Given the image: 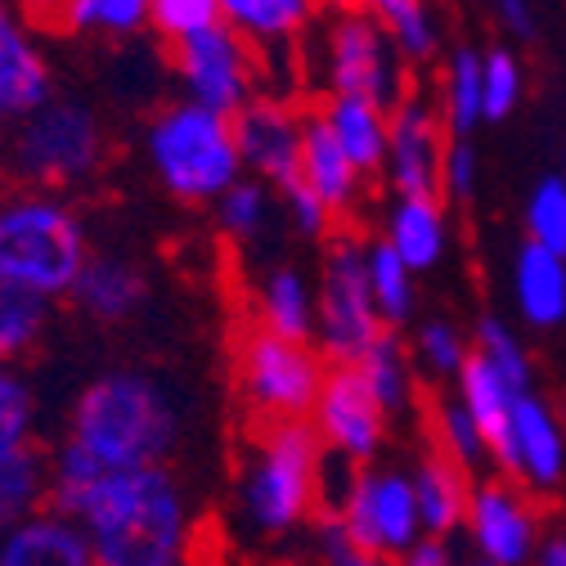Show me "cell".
Instances as JSON below:
<instances>
[{
	"label": "cell",
	"mask_w": 566,
	"mask_h": 566,
	"mask_svg": "<svg viewBox=\"0 0 566 566\" xmlns=\"http://www.w3.org/2000/svg\"><path fill=\"white\" fill-rule=\"evenodd\" d=\"M50 509L86 531L95 566H189L193 513L171 468L104 472L59 441L50 450Z\"/></svg>",
	"instance_id": "6da1fadb"
},
{
	"label": "cell",
	"mask_w": 566,
	"mask_h": 566,
	"mask_svg": "<svg viewBox=\"0 0 566 566\" xmlns=\"http://www.w3.org/2000/svg\"><path fill=\"white\" fill-rule=\"evenodd\" d=\"M180 432V405L163 378L145 369H108L73 396L63 446H73L104 472H135L167 468Z\"/></svg>",
	"instance_id": "7a4b0ae2"
},
{
	"label": "cell",
	"mask_w": 566,
	"mask_h": 566,
	"mask_svg": "<svg viewBox=\"0 0 566 566\" xmlns=\"http://www.w3.org/2000/svg\"><path fill=\"white\" fill-rule=\"evenodd\" d=\"M324 472L328 454L311 422H261L234 481L243 526L256 539L306 531L324 513Z\"/></svg>",
	"instance_id": "3957f363"
},
{
	"label": "cell",
	"mask_w": 566,
	"mask_h": 566,
	"mask_svg": "<svg viewBox=\"0 0 566 566\" xmlns=\"http://www.w3.org/2000/svg\"><path fill=\"white\" fill-rule=\"evenodd\" d=\"M91 252L86 221L67 193L14 189L0 198V283L54 306L73 297Z\"/></svg>",
	"instance_id": "277c9868"
},
{
	"label": "cell",
	"mask_w": 566,
	"mask_h": 566,
	"mask_svg": "<svg viewBox=\"0 0 566 566\" xmlns=\"http://www.w3.org/2000/svg\"><path fill=\"white\" fill-rule=\"evenodd\" d=\"M139 149H145L158 189L189 207H211L230 185L243 180L234 117H221L189 99L163 104L145 122Z\"/></svg>",
	"instance_id": "5b68a950"
},
{
	"label": "cell",
	"mask_w": 566,
	"mask_h": 566,
	"mask_svg": "<svg viewBox=\"0 0 566 566\" xmlns=\"http://www.w3.org/2000/svg\"><path fill=\"white\" fill-rule=\"evenodd\" d=\"M6 163L23 189L67 193L91 185L108 163V126L99 108L73 95H54L10 130Z\"/></svg>",
	"instance_id": "8992f818"
},
{
	"label": "cell",
	"mask_w": 566,
	"mask_h": 566,
	"mask_svg": "<svg viewBox=\"0 0 566 566\" xmlns=\"http://www.w3.org/2000/svg\"><path fill=\"white\" fill-rule=\"evenodd\" d=\"M328 360L315 342H289L265 328H243L234 346V382L261 422H311Z\"/></svg>",
	"instance_id": "52a82bcc"
},
{
	"label": "cell",
	"mask_w": 566,
	"mask_h": 566,
	"mask_svg": "<svg viewBox=\"0 0 566 566\" xmlns=\"http://www.w3.org/2000/svg\"><path fill=\"white\" fill-rule=\"evenodd\" d=\"M382 319L369 293L365 243L356 234H337L324 248L315 274V350L333 365H360L365 350L382 337Z\"/></svg>",
	"instance_id": "ba28073f"
},
{
	"label": "cell",
	"mask_w": 566,
	"mask_h": 566,
	"mask_svg": "<svg viewBox=\"0 0 566 566\" xmlns=\"http://www.w3.org/2000/svg\"><path fill=\"white\" fill-rule=\"evenodd\" d=\"M319 73L328 95L369 99L378 108H396L409 95V63L378 19L365 10L333 14L319 41Z\"/></svg>",
	"instance_id": "9c48e42d"
},
{
	"label": "cell",
	"mask_w": 566,
	"mask_h": 566,
	"mask_svg": "<svg viewBox=\"0 0 566 566\" xmlns=\"http://www.w3.org/2000/svg\"><path fill=\"white\" fill-rule=\"evenodd\" d=\"M328 513L342 517L356 553L378 557V562H400L422 539V517H418L409 468H391V463L356 468L337 509Z\"/></svg>",
	"instance_id": "30bf717a"
},
{
	"label": "cell",
	"mask_w": 566,
	"mask_h": 566,
	"mask_svg": "<svg viewBox=\"0 0 566 566\" xmlns=\"http://www.w3.org/2000/svg\"><path fill=\"white\" fill-rule=\"evenodd\" d=\"M171 73L180 82V99L202 104L221 117H239L261 95V59L226 23L207 28L180 45H171Z\"/></svg>",
	"instance_id": "8fae6325"
},
{
	"label": "cell",
	"mask_w": 566,
	"mask_h": 566,
	"mask_svg": "<svg viewBox=\"0 0 566 566\" xmlns=\"http://www.w3.org/2000/svg\"><path fill=\"white\" fill-rule=\"evenodd\" d=\"M463 535H468L472 557L485 566H531L548 531L535 509V494L494 472L472 485Z\"/></svg>",
	"instance_id": "7c38bea8"
},
{
	"label": "cell",
	"mask_w": 566,
	"mask_h": 566,
	"mask_svg": "<svg viewBox=\"0 0 566 566\" xmlns=\"http://www.w3.org/2000/svg\"><path fill=\"white\" fill-rule=\"evenodd\" d=\"M387 422L391 418L378 409V400L369 396L356 365H333L328 369L324 391H319L315 413H311V428H315V437H319V446L333 463L369 468L382 454Z\"/></svg>",
	"instance_id": "4fadbf2b"
},
{
	"label": "cell",
	"mask_w": 566,
	"mask_h": 566,
	"mask_svg": "<svg viewBox=\"0 0 566 566\" xmlns=\"http://www.w3.org/2000/svg\"><path fill=\"white\" fill-rule=\"evenodd\" d=\"M494 472L517 481L531 494H553L566 485V422L539 391L513 400L509 432L490 454Z\"/></svg>",
	"instance_id": "5bb4252c"
},
{
	"label": "cell",
	"mask_w": 566,
	"mask_h": 566,
	"mask_svg": "<svg viewBox=\"0 0 566 566\" xmlns=\"http://www.w3.org/2000/svg\"><path fill=\"white\" fill-rule=\"evenodd\" d=\"M450 145V130L441 122L437 99L405 95L387 108V163L382 180L396 198H428L441 193V158Z\"/></svg>",
	"instance_id": "9a60e30c"
},
{
	"label": "cell",
	"mask_w": 566,
	"mask_h": 566,
	"mask_svg": "<svg viewBox=\"0 0 566 566\" xmlns=\"http://www.w3.org/2000/svg\"><path fill=\"white\" fill-rule=\"evenodd\" d=\"M54 99V63L36 19L19 0H0V126L14 130Z\"/></svg>",
	"instance_id": "2e32d148"
},
{
	"label": "cell",
	"mask_w": 566,
	"mask_h": 566,
	"mask_svg": "<svg viewBox=\"0 0 566 566\" xmlns=\"http://www.w3.org/2000/svg\"><path fill=\"white\" fill-rule=\"evenodd\" d=\"M302 130L306 113H297L279 95H256L239 117H234V139L243 176L265 180L274 193L302 176Z\"/></svg>",
	"instance_id": "e0dca14e"
},
{
	"label": "cell",
	"mask_w": 566,
	"mask_h": 566,
	"mask_svg": "<svg viewBox=\"0 0 566 566\" xmlns=\"http://www.w3.org/2000/svg\"><path fill=\"white\" fill-rule=\"evenodd\" d=\"M67 302L95 324H126L149 302V274L135 256L99 248V252H91V261H86Z\"/></svg>",
	"instance_id": "ac0fdd59"
},
{
	"label": "cell",
	"mask_w": 566,
	"mask_h": 566,
	"mask_svg": "<svg viewBox=\"0 0 566 566\" xmlns=\"http://www.w3.org/2000/svg\"><path fill=\"white\" fill-rule=\"evenodd\" d=\"M509 297L526 328L535 333L566 328V256L522 239L509 270Z\"/></svg>",
	"instance_id": "d6986e66"
},
{
	"label": "cell",
	"mask_w": 566,
	"mask_h": 566,
	"mask_svg": "<svg viewBox=\"0 0 566 566\" xmlns=\"http://www.w3.org/2000/svg\"><path fill=\"white\" fill-rule=\"evenodd\" d=\"M413 274H428L450 252V211L441 193L428 198H391L382 234H378Z\"/></svg>",
	"instance_id": "ffe728a7"
},
{
	"label": "cell",
	"mask_w": 566,
	"mask_h": 566,
	"mask_svg": "<svg viewBox=\"0 0 566 566\" xmlns=\"http://www.w3.org/2000/svg\"><path fill=\"white\" fill-rule=\"evenodd\" d=\"M333 217H350L365 198V176L350 167V158L337 149V139L328 130V122L315 113H306V130H302V176H297Z\"/></svg>",
	"instance_id": "44dd1931"
},
{
	"label": "cell",
	"mask_w": 566,
	"mask_h": 566,
	"mask_svg": "<svg viewBox=\"0 0 566 566\" xmlns=\"http://www.w3.org/2000/svg\"><path fill=\"white\" fill-rule=\"evenodd\" d=\"M413 481V500H418V517H422V535L432 539H454L468 522V504H472V472H463L459 463H450L446 454H422L409 468Z\"/></svg>",
	"instance_id": "7402d4cb"
},
{
	"label": "cell",
	"mask_w": 566,
	"mask_h": 566,
	"mask_svg": "<svg viewBox=\"0 0 566 566\" xmlns=\"http://www.w3.org/2000/svg\"><path fill=\"white\" fill-rule=\"evenodd\" d=\"M0 566H95L86 531L54 509L0 535Z\"/></svg>",
	"instance_id": "603a6c76"
},
{
	"label": "cell",
	"mask_w": 566,
	"mask_h": 566,
	"mask_svg": "<svg viewBox=\"0 0 566 566\" xmlns=\"http://www.w3.org/2000/svg\"><path fill=\"white\" fill-rule=\"evenodd\" d=\"M256 328L289 337V342H315V283L306 270L279 261L256 283Z\"/></svg>",
	"instance_id": "cb8c5ba5"
},
{
	"label": "cell",
	"mask_w": 566,
	"mask_h": 566,
	"mask_svg": "<svg viewBox=\"0 0 566 566\" xmlns=\"http://www.w3.org/2000/svg\"><path fill=\"white\" fill-rule=\"evenodd\" d=\"M319 117L328 122L337 149L350 158L365 180L382 176L387 163V108L369 104V99H346V95H328L319 104Z\"/></svg>",
	"instance_id": "d4e9b609"
},
{
	"label": "cell",
	"mask_w": 566,
	"mask_h": 566,
	"mask_svg": "<svg viewBox=\"0 0 566 566\" xmlns=\"http://www.w3.org/2000/svg\"><path fill=\"white\" fill-rule=\"evenodd\" d=\"M356 374L365 378L369 396L378 400V409L387 418H400V413L413 409V400H418V369H413V356H409V346L400 342V333L387 328L360 356Z\"/></svg>",
	"instance_id": "484cf974"
},
{
	"label": "cell",
	"mask_w": 566,
	"mask_h": 566,
	"mask_svg": "<svg viewBox=\"0 0 566 566\" xmlns=\"http://www.w3.org/2000/svg\"><path fill=\"white\" fill-rule=\"evenodd\" d=\"M315 19V0H221V23L248 45H289Z\"/></svg>",
	"instance_id": "4316f807"
},
{
	"label": "cell",
	"mask_w": 566,
	"mask_h": 566,
	"mask_svg": "<svg viewBox=\"0 0 566 566\" xmlns=\"http://www.w3.org/2000/svg\"><path fill=\"white\" fill-rule=\"evenodd\" d=\"M441 122L450 139H472L476 126H485V95H481V50L454 45L441 67V91H437Z\"/></svg>",
	"instance_id": "83f0119b"
},
{
	"label": "cell",
	"mask_w": 566,
	"mask_h": 566,
	"mask_svg": "<svg viewBox=\"0 0 566 566\" xmlns=\"http://www.w3.org/2000/svg\"><path fill=\"white\" fill-rule=\"evenodd\" d=\"M360 10L387 28L405 63H432L441 54L446 28L432 0H360Z\"/></svg>",
	"instance_id": "f1b7e54d"
},
{
	"label": "cell",
	"mask_w": 566,
	"mask_h": 566,
	"mask_svg": "<svg viewBox=\"0 0 566 566\" xmlns=\"http://www.w3.org/2000/svg\"><path fill=\"white\" fill-rule=\"evenodd\" d=\"M211 217H217V230L230 243L248 248V243H261L274 230V221H283V211H279V193L265 180L243 176L239 185H230L217 202H211Z\"/></svg>",
	"instance_id": "f546056e"
},
{
	"label": "cell",
	"mask_w": 566,
	"mask_h": 566,
	"mask_svg": "<svg viewBox=\"0 0 566 566\" xmlns=\"http://www.w3.org/2000/svg\"><path fill=\"white\" fill-rule=\"evenodd\" d=\"M365 270H369V293H374L378 319H382V328L396 333L418 311V274L382 239H369L365 243Z\"/></svg>",
	"instance_id": "4dcf8cb0"
},
{
	"label": "cell",
	"mask_w": 566,
	"mask_h": 566,
	"mask_svg": "<svg viewBox=\"0 0 566 566\" xmlns=\"http://www.w3.org/2000/svg\"><path fill=\"white\" fill-rule=\"evenodd\" d=\"M454 396L463 400V409L476 418V428L485 432V446H490V454H494V446L504 441V432H509V413H513V400H517V391L494 374L485 360H468L463 365V374L454 378ZM526 396V391H522Z\"/></svg>",
	"instance_id": "1f68e13d"
},
{
	"label": "cell",
	"mask_w": 566,
	"mask_h": 566,
	"mask_svg": "<svg viewBox=\"0 0 566 566\" xmlns=\"http://www.w3.org/2000/svg\"><path fill=\"white\" fill-rule=\"evenodd\" d=\"M50 509V454L36 446L0 468V535Z\"/></svg>",
	"instance_id": "d6a6232c"
},
{
	"label": "cell",
	"mask_w": 566,
	"mask_h": 566,
	"mask_svg": "<svg viewBox=\"0 0 566 566\" xmlns=\"http://www.w3.org/2000/svg\"><path fill=\"white\" fill-rule=\"evenodd\" d=\"M54 23L77 36L130 41L149 28V0H63Z\"/></svg>",
	"instance_id": "836d02e7"
},
{
	"label": "cell",
	"mask_w": 566,
	"mask_h": 566,
	"mask_svg": "<svg viewBox=\"0 0 566 566\" xmlns=\"http://www.w3.org/2000/svg\"><path fill=\"white\" fill-rule=\"evenodd\" d=\"M472 356L485 360L494 374H500L517 396L522 391H535V365H531V350L522 342V333L500 319V315H481L476 319V333H472Z\"/></svg>",
	"instance_id": "e575fe53"
},
{
	"label": "cell",
	"mask_w": 566,
	"mask_h": 566,
	"mask_svg": "<svg viewBox=\"0 0 566 566\" xmlns=\"http://www.w3.org/2000/svg\"><path fill=\"white\" fill-rule=\"evenodd\" d=\"M409 356H413V369L428 374V378H441V382H454L463 374V365L472 360V337L446 319V315H432L413 328V342H409Z\"/></svg>",
	"instance_id": "d590c367"
},
{
	"label": "cell",
	"mask_w": 566,
	"mask_h": 566,
	"mask_svg": "<svg viewBox=\"0 0 566 566\" xmlns=\"http://www.w3.org/2000/svg\"><path fill=\"white\" fill-rule=\"evenodd\" d=\"M428 422H432V446H437V454H446V459L459 463L463 472H476L481 463H490L485 432L476 428V418L463 409V400H459L454 391L432 405Z\"/></svg>",
	"instance_id": "8d00e7d4"
},
{
	"label": "cell",
	"mask_w": 566,
	"mask_h": 566,
	"mask_svg": "<svg viewBox=\"0 0 566 566\" xmlns=\"http://www.w3.org/2000/svg\"><path fill=\"white\" fill-rule=\"evenodd\" d=\"M522 239L566 256V171H548L522 202Z\"/></svg>",
	"instance_id": "74e56055"
},
{
	"label": "cell",
	"mask_w": 566,
	"mask_h": 566,
	"mask_svg": "<svg viewBox=\"0 0 566 566\" xmlns=\"http://www.w3.org/2000/svg\"><path fill=\"white\" fill-rule=\"evenodd\" d=\"M36 418H41V405H36L32 382L6 369L0 374V468L36 450Z\"/></svg>",
	"instance_id": "f35d334b"
},
{
	"label": "cell",
	"mask_w": 566,
	"mask_h": 566,
	"mask_svg": "<svg viewBox=\"0 0 566 566\" xmlns=\"http://www.w3.org/2000/svg\"><path fill=\"white\" fill-rule=\"evenodd\" d=\"M481 95H485V126L509 122L526 99V67L509 45L481 50Z\"/></svg>",
	"instance_id": "ab89813d"
},
{
	"label": "cell",
	"mask_w": 566,
	"mask_h": 566,
	"mask_svg": "<svg viewBox=\"0 0 566 566\" xmlns=\"http://www.w3.org/2000/svg\"><path fill=\"white\" fill-rule=\"evenodd\" d=\"M50 324V306L32 293H19L10 283H0V360H19L41 342Z\"/></svg>",
	"instance_id": "60d3db41"
},
{
	"label": "cell",
	"mask_w": 566,
	"mask_h": 566,
	"mask_svg": "<svg viewBox=\"0 0 566 566\" xmlns=\"http://www.w3.org/2000/svg\"><path fill=\"white\" fill-rule=\"evenodd\" d=\"M217 23H221V0H149V28L167 45H180Z\"/></svg>",
	"instance_id": "b9f144b4"
},
{
	"label": "cell",
	"mask_w": 566,
	"mask_h": 566,
	"mask_svg": "<svg viewBox=\"0 0 566 566\" xmlns=\"http://www.w3.org/2000/svg\"><path fill=\"white\" fill-rule=\"evenodd\" d=\"M279 211H283V221H289V230L302 234V239H324L328 226L337 221L333 211H328L302 180H293V185L279 189Z\"/></svg>",
	"instance_id": "7bdbcfd3"
},
{
	"label": "cell",
	"mask_w": 566,
	"mask_h": 566,
	"mask_svg": "<svg viewBox=\"0 0 566 566\" xmlns=\"http://www.w3.org/2000/svg\"><path fill=\"white\" fill-rule=\"evenodd\" d=\"M481 185V154L472 139H450L441 158V198L450 202H472Z\"/></svg>",
	"instance_id": "ee69618b"
},
{
	"label": "cell",
	"mask_w": 566,
	"mask_h": 566,
	"mask_svg": "<svg viewBox=\"0 0 566 566\" xmlns=\"http://www.w3.org/2000/svg\"><path fill=\"white\" fill-rule=\"evenodd\" d=\"M494 19L513 41H531L535 36V6L531 0H494Z\"/></svg>",
	"instance_id": "f6af8a7d"
},
{
	"label": "cell",
	"mask_w": 566,
	"mask_h": 566,
	"mask_svg": "<svg viewBox=\"0 0 566 566\" xmlns=\"http://www.w3.org/2000/svg\"><path fill=\"white\" fill-rule=\"evenodd\" d=\"M396 566H463L459 562V553H454V544L450 539H432V535H422Z\"/></svg>",
	"instance_id": "bcb514c9"
},
{
	"label": "cell",
	"mask_w": 566,
	"mask_h": 566,
	"mask_svg": "<svg viewBox=\"0 0 566 566\" xmlns=\"http://www.w3.org/2000/svg\"><path fill=\"white\" fill-rule=\"evenodd\" d=\"M531 566H566V531H548L539 553L531 557Z\"/></svg>",
	"instance_id": "7dc6e473"
},
{
	"label": "cell",
	"mask_w": 566,
	"mask_h": 566,
	"mask_svg": "<svg viewBox=\"0 0 566 566\" xmlns=\"http://www.w3.org/2000/svg\"><path fill=\"white\" fill-rule=\"evenodd\" d=\"M315 6H324L333 14H346V10H360V0H315Z\"/></svg>",
	"instance_id": "c3c4849f"
},
{
	"label": "cell",
	"mask_w": 566,
	"mask_h": 566,
	"mask_svg": "<svg viewBox=\"0 0 566 566\" xmlns=\"http://www.w3.org/2000/svg\"><path fill=\"white\" fill-rule=\"evenodd\" d=\"M346 566H396V562H378V557H365V553H356V557H350Z\"/></svg>",
	"instance_id": "681fc988"
},
{
	"label": "cell",
	"mask_w": 566,
	"mask_h": 566,
	"mask_svg": "<svg viewBox=\"0 0 566 566\" xmlns=\"http://www.w3.org/2000/svg\"><path fill=\"white\" fill-rule=\"evenodd\" d=\"M463 566H485V562H476V557H472V562H463Z\"/></svg>",
	"instance_id": "f907efd6"
},
{
	"label": "cell",
	"mask_w": 566,
	"mask_h": 566,
	"mask_svg": "<svg viewBox=\"0 0 566 566\" xmlns=\"http://www.w3.org/2000/svg\"><path fill=\"white\" fill-rule=\"evenodd\" d=\"M6 369H10V365H6V360H0V374H6Z\"/></svg>",
	"instance_id": "816d5d0a"
}]
</instances>
